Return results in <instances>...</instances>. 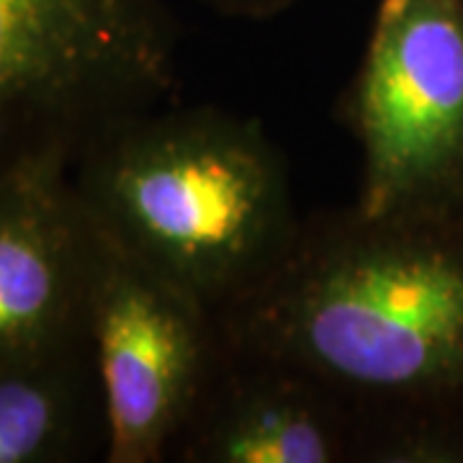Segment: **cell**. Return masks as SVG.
<instances>
[{
  "mask_svg": "<svg viewBox=\"0 0 463 463\" xmlns=\"http://www.w3.org/2000/svg\"><path fill=\"white\" fill-rule=\"evenodd\" d=\"M175 88V42L155 0H0V165L83 137Z\"/></svg>",
  "mask_w": 463,
  "mask_h": 463,
  "instance_id": "obj_3",
  "label": "cell"
},
{
  "mask_svg": "<svg viewBox=\"0 0 463 463\" xmlns=\"http://www.w3.org/2000/svg\"><path fill=\"white\" fill-rule=\"evenodd\" d=\"M106 422L90 343L0 365V463H70L103 453Z\"/></svg>",
  "mask_w": 463,
  "mask_h": 463,
  "instance_id": "obj_8",
  "label": "cell"
},
{
  "mask_svg": "<svg viewBox=\"0 0 463 463\" xmlns=\"http://www.w3.org/2000/svg\"><path fill=\"white\" fill-rule=\"evenodd\" d=\"M365 216L463 206V0H379L343 100Z\"/></svg>",
  "mask_w": 463,
  "mask_h": 463,
  "instance_id": "obj_4",
  "label": "cell"
},
{
  "mask_svg": "<svg viewBox=\"0 0 463 463\" xmlns=\"http://www.w3.org/2000/svg\"><path fill=\"white\" fill-rule=\"evenodd\" d=\"M85 330L103 402V461L173 458L230 364L216 312L99 230Z\"/></svg>",
  "mask_w": 463,
  "mask_h": 463,
  "instance_id": "obj_5",
  "label": "cell"
},
{
  "mask_svg": "<svg viewBox=\"0 0 463 463\" xmlns=\"http://www.w3.org/2000/svg\"><path fill=\"white\" fill-rule=\"evenodd\" d=\"M90 219L212 312L265 279L301 230L288 170L258 121L222 109H139L72 160Z\"/></svg>",
  "mask_w": 463,
  "mask_h": 463,
  "instance_id": "obj_2",
  "label": "cell"
},
{
  "mask_svg": "<svg viewBox=\"0 0 463 463\" xmlns=\"http://www.w3.org/2000/svg\"><path fill=\"white\" fill-rule=\"evenodd\" d=\"M364 417L322 383L281 365L230 364L183 432V463L358 461Z\"/></svg>",
  "mask_w": 463,
  "mask_h": 463,
  "instance_id": "obj_7",
  "label": "cell"
},
{
  "mask_svg": "<svg viewBox=\"0 0 463 463\" xmlns=\"http://www.w3.org/2000/svg\"><path fill=\"white\" fill-rule=\"evenodd\" d=\"M75 149L47 139L0 165V365L88 340L99 230L75 188Z\"/></svg>",
  "mask_w": 463,
  "mask_h": 463,
  "instance_id": "obj_6",
  "label": "cell"
},
{
  "mask_svg": "<svg viewBox=\"0 0 463 463\" xmlns=\"http://www.w3.org/2000/svg\"><path fill=\"white\" fill-rule=\"evenodd\" d=\"M224 16L237 18H270L286 11L294 0H203Z\"/></svg>",
  "mask_w": 463,
  "mask_h": 463,
  "instance_id": "obj_9",
  "label": "cell"
},
{
  "mask_svg": "<svg viewBox=\"0 0 463 463\" xmlns=\"http://www.w3.org/2000/svg\"><path fill=\"white\" fill-rule=\"evenodd\" d=\"M216 317L232 355L297 371L364 420L463 422V206L301 222Z\"/></svg>",
  "mask_w": 463,
  "mask_h": 463,
  "instance_id": "obj_1",
  "label": "cell"
}]
</instances>
